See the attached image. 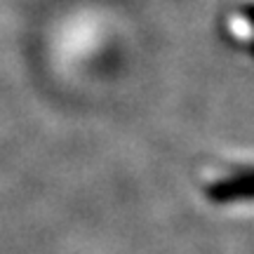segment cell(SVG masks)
<instances>
[{
    "mask_svg": "<svg viewBox=\"0 0 254 254\" xmlns=\"http://www.w3.org/2000/svg\"><path fill=\"white\" fill-rule=\"evenodd\" d=\"M228 31L238 38V40H250L254 36V26L252 21L243 14H238V17H231L228 19Z\"/></svg>",
    "mask_w": 254,
    "mask_h": 254,
    "instance_id": "7a4b0ae2",
    "label": "cell"
},
{
    "mask_svg": "<svg viewBox=\"0 0 254 254\" xmlns=\"http://www.w3.org/2000/svg\"><path fill=\"white\" fill-rule=\"evenodd\" d=\"M207 195L214 202H233V200L254 198V170L212 184L207 189Z\"/></svg>",
    "mask_w": 254,
    "mask_h": 254,
    "instance_id": "6da1fadb",
    "label": "cell"
}]
</instances>
